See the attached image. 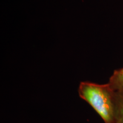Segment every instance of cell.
Returning a JSON list of instances; mask_svg holds the SVG:
<instances>
[{
  "label": "cell",
  "mask_w": 123,
  "mask_h": 123,
  "mask_svg": "<svg viewBox=\"0 0 123 123\" xmlns=\"http://www.w3.org/2000/svg\"><path fill=\"white\" fill-rule=\"evenodd\" d=\"M78 93L80 98L95 111L104 123H115V91L110 84L81 81Z\"/></svg>",
  "instance_id": "1"
},
{
  "label": "cell",
  "mask_w": 123,
  "mask_h": 123,
  "mask_svg": "<svg viewBox=\"0 0 123 123\" xmlns=\"http://www.w3.org/2000/svg\"><path fill=\"white\" fill-rule=\"evenodd\" d=\"M115 123H123V89L115 91Z\"/></svg>",
  "instance_id": "2"
},
{
  "label": "cell",
  "mask_w": 123,
  "mask_h": 123,
  "mask_svg": "<svg viewBox=\"0 0 123 123\" xmlns=\"http://www.w3.org/2000/svg\"><path fill=\"white\" fill-rule=\"evenodd\" d=\"M108 83L115 91L123 89V67L113 72Z\"/></svg>",
  "instance_id": "3"
}]
</instances>
